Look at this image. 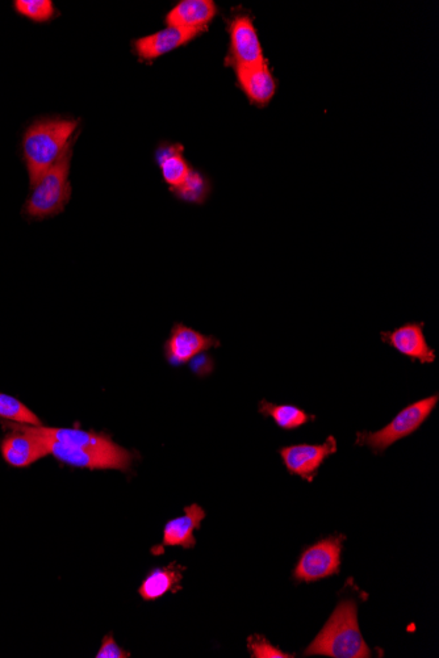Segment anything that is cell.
Wrapping results in <instances>:
<instances>
[{
	"label": "cell",
	"mask_w": 439,
	"mask_h": 658,
	"mask_svg": "<svg viewBox=\"0 0 439 658\" xmlns=\"http://www.w3.org/2000/svg\"><path fill=\"white\" fill-rule=\"evenodd\" d=\"M305 656L367 658L369 647L359 630L357 603L344 601L337 606L323 630L304 652Z\"/></svg>",
	"instance_id": "cell-1"
},
{
	"label": "cell",
	"mask_w": 439,
	"mask_h": 658,
	"mask_svg": "<svg viewBox=\"0 0 439 658\" xmlns=\"http://www.w3.org/2000/svg\"><path fill=\"white\" fill-rule=\"evenodd\" d=\"M77 125L73 120L37 121L24 134L23 152L31 187L56 165L68 148Z\"/></svg>",
	"instance_id": "cell-2"
},
{
	"label": "cell",
	"mask_w": 439,
	"mask_h": 658,
	"mask_svg": "<svg viewBox=\"0 0 439 658\" xmlns=\"http://www.w3.org/2000/svg\"><path fill=\"white\" fill-rule=\"evenodd\" d=\"M73 140L70 141L64 154L56 165L50 167L43 178L32 187L25 211L33 219H47L64 212L71 196L69 171L71 155H73Z\"/></svg>",
	"instance_id": "cell-3"
},
{
	"label": "cell",
	"mask_w": 439,
	"mask_h": 658,
	"mask_svg": "<svg viewBox=\"0 0 439 658\" xmlns=\"http://www.w3.org/2000/svg\"><path fill=\"white\" fill-rule=\"evenodd\" d=\"M438 401L439 396L433 395L405 406L383 429L358 433L355 444L359 447H369L375 455H383L399 440L415 434L426 419L432 416Z\"/></svg>",
	"instance_id": "cell-4"
},
{
	"label": "cell",
	"mask_w": 439,
	"mask_h": 658,
	"mask_svg": "<svg viewBox=\"0 0 439 658\" xmlns=\"http://www.w3.org/2000/svg\"><path fill=\"white\" fill-rule=\"evenodd\" d=\"M345 536L334 535L308 547L294 571L296 582H316L340 572L342 543Z\"/></svg>",
	"instance_id": "cell-5"
},
{
	"label": "cell",
	"mask_w": 439,
	"mask_h": 658,
	"mask_svg": "<svg viewBox=\"0 0 439 658\" xmlns=\"http://www.w3.org/2000/svg\"><path fill=\"white\" fill-rule=\"evenodd\" d=\"M41 442L47 448L48 455H53L61 463L71 465V467L128 471L133 460V455L125 448L117 452H103L65 446V444L49 442V440H41Z\"/></svg>",
	"instance_id": "cell-6"
},
{
	"label": "cell",
	"mask_w": 439,
	"mask_h": 658,
	"mask_svg": "<svg viewBox=\"0 0 439 658\" xmlns=\"http://www.w3.org/2000/svg\"><path fill=\"white\" fill-rule=\"evenodd\" d=\"M338 450L337 440L330 435L323 444H292L280 448L279 455L290 475L312 483L321 465Z\"/></svg>",
	"instance_id": "cell-7"
},
{
	"label": "cell",
	"mask_w": 439,
	"mask_h": 658,
	"mask_svg": "<svg viewBox=\"0 0 439 658\" xmlns=\"http://www.w3.org/2000/svg\"><path fill=\"white\" fill-rule=\"evenodd\" d=\"M424 329L425 322H407L400 328L382 331L380 339L412 362L432 364L436 362V350L429 346Z\"/></svg>",
	"instance_id": "cell-8"
},
{
	"label": "cell",
	"mask_w": 439,
	"mask_h": 658,
	"mask_svg": "<svg viewBox=\"0 0 439 658\" xmlns=\"http://www.w3.org/2000/svg\"><path fill=\"white\" fill-rule=\"evenodd\" d=\"M220 347V341L212 335L199 333L183 324H175L165 343V356L171 366H183L204 351Z\"/></svg>",
	"instance_id": "cell-9"
},
{
	"label": "cell",
	"mask_w": 439,
	"mask_h": 658,
	"mask_svg": "<svg viewBox=\"0 0 439 658\" xmlns=\"http://www.w3.org/2000/svg\"><path fill=\"white\" fill-rule=\"evenodd\" d=\"M4 429L10 430V433L4 437L0 450H2L3 459L11 467L25 468L36 463L37 460L48 456L47 448L36 435L24 430L19 423H3Z\"/></svg>",
	"instance_id": "cell-10"
},
{
	"label": "cell",
	"mask_w": 439,
	"mask_h": 658,
	"mask_svg": "<svg viewBox=\"0 0 439 658\" xmlns=\"http://www.w3.org/2000/svg\"><path fill=\"white\" fill-rule=\"evenodd\" d=\"M24 430L36 435L41 440H49L65 444V446L86 448V450L117 452L123 450V447L117 446L116 443L106 435L90 433L79 429H52L45 426H28L20 425Z\"/></svg>",
	"instance_id": "cell-11"
},
{
	"label": "cell",
	"mask_w": 439,
	"mask_h": 658,
	"mask_svg": "<svg viewBox=\"0 0 439 658\" xmlns=\"http://www.w3.org/2000/svg\"><path fill=\"white\" fill-rule=\"evenodd\" d=\"M231 46L234 64L249 67L265 64L261 41L248 16H238L231 25Z\"/></svg>",
	"instance_id": "cell-12"
},
{
	"label": "cell",
	"mask_w": 439,
	"mask_h": 658,
	"mask_svg": "<svg viewBox=\"0 0 439 658\" xmlns=\"http://www.w3.org/2000/svg\"><path fill=\"white\" fill-rule=\"evenodd\" d=\"M216 12V4L211 0H183L167 14L166 23L198 36L212 22Z\"/></svg>",
	"instance_id": "cell-13"
},
{
	"label": "cell",
	"mask_w": 439,
	"mask_h": 658,
	"mask_svg": "<svg viewBox=\"0 0 439 658\" xmlns=\"http://www.w3.org/2000/svg\"><path fill=\"white\" fill-rule=\"evenodd\" d=\"M204 518H206V511L202 507L199 505L187 506L183 517L175 518L165 526L162 546L194 548L196 544L194 532L200 528Z\"/></svg>",
	"instance_id": "cell-14"
},
{
	"label": "cell",
	"mask_w": 439,
	"mask_h": 658,
	"mask_svg": "<svg viewBox=\"0 0 439 658\" xmlns=\"http://www.w3.org/2000/svg\"><path fill=\"white\" fill-rule=\"evenodd\" d=\"M238 82L248 98L258 106H265L274 98L277 83L269 67L265 64L237 67Z\"/></svg>",
	"instance_id": "cell-15"
},
{
	"label": "cell",
	"mask_w": 439,
	"mask_h": 658,
	"mask_svg": "<svg viewBox=\"0 0 439 658\" xmlns=\"http://www.w3.org/2000/svg\"><path fill=\"white\" fill-rule=\"evenodd\" d=\"M195 37L194 33L181 31V29L167 25V28L162 29V31L137 40L135 48L142 60H156L163 54L173 52V50L190 43Z\"/></svg>",
	"instance_id": "cell-16"
},
{
	"label": "cell",
	"mask_w": 439,
	"mask_h": 658,
	"mask_svg": "<svg viewBox=\"0 0 439 658\" xmlns=\"http://www.w3.org/2000/svg\"><path fill=\"white\" fill-rule=\"evenodd\" d=\"M182 571H185V568L175 563L166 568L154 569L140 586L141 598L145 601H156L161 598L162 595L181 584Z\"/></svg>",
	"instance_id": "cell-17"
},
{
	"label": "cell",
	"mask_w": 439,
	"mask_h": 658,
	"mask_svg": "<svg viewBox=\"0 0 439 658\" xmlns=\"http://www.w3.org/2000/svg\"><path fill=\"white\" fill-rule=\"evenodd\" d=\"M258 412L263 417L273 419L279 429L286 431L296 430L309 422L316 421L315 416L304 412L298 406L273 404L267 400L259 401Z\"/></svg>",
	"instance_id": "cell-18"
},
{
	"label": "cell",
	"mask_w": 439,
	"mask_h": 658,
	"mask_svg": "<svg viewBox=\"0 0 439 658\" xmlns=\"http://www.w3.org/2000/svg\"><path fill=\"white\" fill-rule=\"evenodd\" d=\"M158 165L161 167L163 179L173 190L181 187L191 174L190 167L178 148L161 150L158 154Z\"/></svg>",
	"instance_id": "cell-19"
},
{
	"label": "cell",
	"mask_w": 439,
	"mask_h": 658,
	"mask_svg": "<svg viewBox=\"0 0 439 658\" xmlns=\"http://www.w3.org/2000/svg\"><path fill=\"white\" fill-rule=\"evenodd\" d=\"M0 418L19 423V425L43 426L40 418L29 410L22 401L0 393Z\"/></svg>",
	"instance_id": "cell-20"
},
{
	"label": "cell",
	"mask_w": 439,
	"mask_h": 658,
	"mask_svg": "<svg viewBox=\"0 0 439 658\" xmlns=\"http://www.w3.org/2000/svg\"><path fill=\"white\" fill-rule=\"evenodd\" d=\"M16 11L33 22H48L54 15L53 3L50 0H16Z\"/></svg>",
	"instance_id": "cell-21"
},
{
	"label": "cell",
	"mask_w": 439,
	"mask_h": 658,
	"mask_svg": "<svg viewBox=\"0 0 439 658\" xmlns=\"http://www.w3.org/2000/svg\"><path fill=\"white\" fill-rule=\"evenodd\" d=\"M174 192H177L178 198L182 200L200 204L207 198L208 184L199 174L191 173L186 182Z\"/></svg>",
	"instance_id": "cell-22"
},
{
	"label": "cell",
	"mask_w": 439,
	"mask_h": 658,
	"mask_svg": "<svg viewBox=\"0 0 439 658\" xmlns=\"http://www.w3.org/2000/svg\"><path fill=\"white\" fill-rule=\"evenodd\" d=\"M248 647L254 658H291L292 655L280 651L279 648L270 644L265 637L254 635L249 637Z\"/></svg>",
	"instance_id": "cell-23"
},
{
	"label": "cell",
	"mask_w": 439,
	"mask_h": 658,
	"mask_svg": "<svg viewBox=\"0 0 439 658\" xmlns=\"http://www.w3.org/2000/svg\"><path fill=\"white\" fill-rule=\"evenodd\" d=\"M95 657L96 658H127L129 657V653L123 651V649H121L119 645L116 644L114 637L108 635L104 637L102 647H100L99 652L96 653Z\"/></svg>",
	"instance_id": "cell-24"
}]
</instances>
